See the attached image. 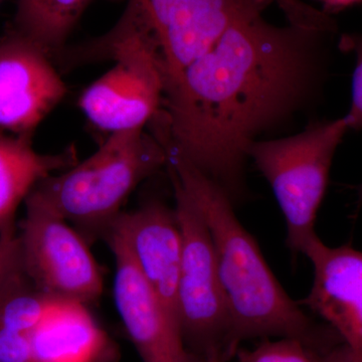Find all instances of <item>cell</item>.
I'll return each instance as SVG.
<instances>
[{"label": "cell", "instance_id": "1", "mask_svg": "<svg viewBox=\"0 0 362 362\" xmlns=\"http://www.w3.org/2000/svg\"><path fill=\"white\" fill-rule=\"evenodd\" d=\"M329 35L262 14L235 23L166 88L153 132L240 204L250 145L303 101Z\"/></svg>", "mask_w": 362, "mask_h": 362}, {"label": "cell", "instance_id": "2", "mask_svg": "<svg viewBox=\"0 0 362 362\" xmlns=\"http://www.w3.org/2000/svg\"><path fill=\"white\" fill-rule=\"evenodd\" d=\"M166 166L199 209L213 240L228 327L223 350L228 361L240 344L256 338L290 337L314 351L341 341L329 325L321 327L286 293L254 237L240 223L223 189L163 141Z\"/></svg>", "mask_w": 362, "mask_h": 362}, {"label": "cell", "instance_id": "3", "mask_svg": "<svg viewBox=\"0 0 362 362\" xmlns=\"http://www.w3.org/2000/svg\"><path fill=\"white\" fill-rule=\"evenodd\" d=\"M166 162L154 133H112L89 158L37 183L25 202L68 221L92 244L104 239L131 192Z\"/></svg>", "mask_w": 362, "mask_h": 362}, {"label": "cell", "instance_id": "4", "mask_svg": "<svg viewBox=\"0 0 362 362\" xmlns=\"http://www.w3.org/2000/svg\"><path fill=\"white\" fill-rule=\"evenodd\" d=\"M346 119L312 123L290 137L256 140L247 156L275 194L287 223L286 244L303 254L315 237V221L325 195L333 157L349 131Z\"/></svg>", "mask_w": 362, "mask_h": 362}, {"label": "cell", "instance_id": "5", "mask_svg": "<svg viewBox=\"0 0 362 362\" xmlns=\"http://www.w3.org/2000/svg\"><path fill=\"white\" fill-rule=\"evenodd\" d=\"M116 64L81 95L78 106L98 129H143L163 106L165 82L148 33L131 9L102 44Z\"/></svg>", "mask_w": 362, "mask_h": 362}, {"label": "cell", "instance_id": "6", "mask_svg": "<svg viewBox=\"0 0 362 362\" xmlns=\"http://www.w3.org/2000/svg\"><path fill=\"white\" fill-rule=\"evenodd\" d=\"M175 214L182 237V259L177 286V315L183 340L189 349H223L228 317L216 254L209 228L187 190L170 170Z\"/></svg>", "mask_w": 362, "mask_h": 362}, {"label": "cell", "instance_id": "7", "mask_svg": "<svg viewBox=\"0 0 362 362\" xmlns=\"http://www.w3.org/2000/svg\"><path fill=\"white\" fill-rule=\"evenodd\" d=\"M268 6L266 0H130L127 7L151 39L166 90L228 28Z\"/></svg>", "mask_w": 362, "mask_h": 362}, {"label": "cell", "instance_id": "8", "mask_svg": "<svg viewBox=\"0 0 362 362\" xmlns=\"http://www.w3.org/2000/svg\"><path fill=\"white\" fill-rule=\"evenodd\" d=\"M21 264L35 287L52 296L87 305L103 292V275L85 238L44 207L25 202Z\"/></svg>", "mask_w": 362, "mask_h": 362}, {"label": "cell", "instance_id": "9", "mask_svg": "<svg viewBox=\"0 0 362 362\" xmlns=\"http://www.w3.org/2000/svg\"><path fill=\"white\" fill-rule=\"evenodd\" d=\"M116 263L114 299L119 316L143 362H201L185 344L169 313L131 258L122 240L107 233Z\"/></svg>", "mask_w": 362, "mask_h": 362}, {"label": "cell", "instance_id": "10", "mask_svg": "<svg viewBox=\"0 0 362 362\" xmlns=\"http://www.w3.org/2000/svg\"><path fill=\"white\" fill-rule=\"evenodd\" d=\"M51 57L18 30L0 40V128L30 136L65 98Z\"/></svg>", "mask_w": 362, "mask_h": 362}, {"label": "cell", "instance_id": "11", "mask_svg": "<svg viewBox=\"0 0 362 362\" xmlns=\"http://www.w3.org/2000/svg\"><path fill=\"white\" fill-rule=\"evenodd\" d=\"M303 255L314 277L299 304L320 316L362 362V252L349 245L328 247L315 235Z\"/></svg>", "mask_w": 362, "mask_h": 362}, {"label": "cell", "instance_id": "12", "mask_svg": "<svg viewBox=\"0 0 362 362\" xmlns=\"http://www.w3.org/2000/svg\"><path fill=\"white\" fill-rule=\"evenodd\" d=\"M109 232L122 240L143 277L178 322L182 237L175 209L150 201L136 211L119 214Z\"/></svg>", "mask_w": 362, "mask_h": 362}, {"label": "cell", "instance_id": "13", "mask_svg": "<svg viewBox=\"0 0 362 362\" xmlns=\"http://www.w3.org/2000/svg\"><path fill=\"white\" fill-rule=\"evenodd\" d=\"M77 163L74 147L42 154L33 148L30 136L0 134V235L16 230L18 206L37 183Z\"/></svg>", "mask_w": 362, "mask_h": 362}, {"label": "cell", "instance_id": "14", "mask_svg": "<svg viewBox=\"0 0 362 362\" xmlns=\"http://www.w3.org/2000/svg\"><path fill=\"white\" fill-rule=\"evenodd\" d=\"M85 304L71 302L30 333L40 362L89 361L98 331Z\"/></svg>", "mask_w": 362, "mask_h": 362}, {"label": "cell", "instance_id": "15", "mask_svg": "<svg viewBox=\"0 0 362 362\" xmlns=\"http://www.w3.org/2000/svg\"><path fill=\"white\" fill-rule=\"evenodd\" d=\"M90 0H18L16 28L49 57L63 49Z\"/></svg>", "mask_w": 362, "mask_h": 362}, {"label": "cell", "instance_id": "16", "mask_svg": "<svg viewBox=\"0 0 362 362\" xmlns=\"http://www.w3.org/2000/svg\"><path fill=\"white\" fill-rule=\"evenodd\" d=\"M71 302L42 291L23 272L0 291V328L30 334Z\"/></svg>", "mask_w": 362, "mask_h": 362}, {"label": "cell", "instance_id": "17", "mask_svg": "<svg viewBox=\"0 0 362 362\" xmlns=\"http://www.w3.org/2000/svg\"><path fill=\"white\" fill-rule=\"evenodd\" d=\"M315 351L296 338L266 339L255 349H240L233 362H316Z\"/></svg>", "mask_w": 362, "mask_h": 362}, {"label": "cell", "instance_id": "18", "mask_svg": "<svg viewBox=\"0 0 362 362\" xmlns=\"http://www.w3.org/2000/svg\"><path fill=\"white\" fill-rule=\"evenodd\" d=\"M339 47L345 52H352L356 56V69L352 77V100L346 119L349 129H362V35L344 33L339 42Z\"/></svg>", "mask_w": 362, "mask_h": 362}, {"label": "cell", "instance_id": "19", "mask_svg": "<svg viewBox=\"0 0 362 362\" xmlns=\"http://www.w3.org/2000/svg\"><path fill=\"white\" fill-rule=\"evenodd\" d=\"M269 4H276L284 13L290 25L306 28V30H329L332 25V18L324 11H318L310 6H307L301 0H266Z\"/></svg>", "mask_w": 362, "mask_h": 362}, {"label": "cell", "instance_id": "20", "mask_svg": "<svg viewBox=\"0 0 362 362\" xmlns=\"http://www.w3.org/2000/svg\"><path fill=\"white\" fill-rule=\"evenodd\" d=\"M0 362H40L30 335L0 328Z\"/></svg>", "mask_w": 362, "mask_h": 362}, {"label": "cell", "instance_id": "21", "mask_svg": "<svg viewBox=\"0 0 362 362\" xmlns=\"http://www.w3.org/2000/svg\"><path fill=\"white\" fill-rule=\"evenodd\" d=\"M20 240L16 230L0 235V291L23 273Z\"/></svg>", "mask_w": 362, "mask_h": 362}, {"label": "cell", "instance_id": "22", "mask_svg": "<svg viewBox=\"0 0 362 362\" xmlns=\"http://www.w3.org/2000/svg\"><path fill=\"white\" fill-rule=\"evenodd\" d=\"M316 362H361L354 352L343 342L315 354Z\"/></svg>", "mask_w": 362, "mask_h": 362}, {"label": "cell", "instance_id": "23", "mask_svg": "<svg viewBox=\"0 0 362 362\" xmlns=\"http://www.w3.org/2000/svg\"><path fill=\"white\" fill-rule=\"evenodd\" d=\"M323 4V11L325 13H337L339 11H344L356 4H362V0H317Z\"/></svg>", "mask_w": 362, "mask_h": 362}, {"label": "cell", "instance_id": "24", "mask_svg": "<svg viewBox=\"0 0 362 362\" xmlns=\"http://www.w3.org/2000/svg\"><path fill=\"white\" fill-rule=\"evenodd\" d=\"M228 357L226 356L223 350L220 347L211 349V351L207 352L206 357H204V362H228Z\"/></svg>", "mask_w": 362, "mask_h": 362}, {"label": "cell", "instance_id": "25", "mask_svg": "<svg viewBox=\"0 0 362 362\" xmlns=\"http://www.w3.org/2000/svg\"><path fill=\"white\" fill-rule=\"evenodd\" d=\"M357 192V211H359L362 206V183L356 187Z\"/></svg>", "mask_w": 362, "mask_h": 362}, {"label": "cell", "instance_id": "26", "mask_svg": "<svg viewBox=\"0 0 362 362\" xmlns=\"http://www.w3.org/2000/svg\"><path fill=\"white\" fill-rule=\"evenodd\" d=\"M86 362H96V361H95L94 359L92 358V359H90V361H86Z\"/></svg>", "mask_w": 362, "mask_h": 362}]
</instances>
